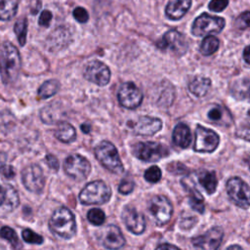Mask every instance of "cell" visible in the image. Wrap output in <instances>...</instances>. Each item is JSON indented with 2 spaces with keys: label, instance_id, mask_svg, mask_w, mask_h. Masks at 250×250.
<instances>
[{
  "label": "cell",
  "instance_id": "cell-4",
  "mask_svg": "<svg viewBox=\"0 0 250 250\" xmlns=\"http://www.w3.org/2000/svg\"><path fill=\"white\" fill-rule=\"evenodd\" d=\"M111 196L110 188L103 181L97 180L87 184L79 193V200L82 204H104Z\"/></svg>",
  "mask_w": 250,
  "mask_h": 250
},
{
  "label": "cell",
  "instance_id": "cell-19",
  "mask_svg": "<svg viewBox=\"0 0 250 250\" xmlns=\"http://www.w3.org/2000/svg\"><path fill=\"white\" fill-rule=\"evenodd\" d=\"M191 6V0H171L165 9L166 16L173 21L182 19Z\"/></svg>",
  "mask_w": 250,
  "mask_h": 250
},
{
  "label": "cell",
  "instance_id": "cell-44",
  "mask_svg": "<svg viewBox=\"0 0 250 250\" xmlns=\"http://www.w3.org/2000/svg\"><path fill=\"white\" fill-rule=\"evenodd\" d=\"M243 58H244V61L247 64L250 63V61H249V46L247 45L245 48H244V51H243Z\"/></svg>",
  "mask_w": 250,
  "mask_h": 250
},
{
  "label": "cell",
  "instance_id": "cell-36",
  "mask_svg": "<svg viewBox=\"0 0 250 250\" xmlns=\"http://www.w3.org/2000/svg\"><path fill=\"white\" fill-rule=\"evenodd\" d=\"M73 17L80 23H85L89 20L88 12L83 7H76L73 10Z\"/></svg>",
  "mask_w": 250,
  "mask_h": 250
},
{
  "label": "cell",
  "instance_id": "cell-29",
  "mask_svg": "<svg viewBox=\"0 0 250 250\" xmlns=\"http://www.w3.org/2000/svg\"><path fill=\"white\" fill-rule=\"evenodd\" d=\"M4 188H5V199L2 205H5V207L9 211H12L16 209L20 204V198H19L18 192L13 187L9 185L6 186Z\"/></svg>",
  "mask_w": 250,
  "mask_h": 250
},
{
  "label": "cell",
  "instance_id": "cell-23",
  "mask_svg": "<svg viewBox=\"0 0 250 250\" xmlns=\"http://www.w3.org/2000/svg\"><path fill=\"white\" fill-rule=\"evenodd\" d=\"M211 87V80L207 77L196 76L188 84V90L196 97H203Z\"/></svg>",
  "mask_w": 250,
  "mask_h": 250
},
{
  "label": "cell",
  "instance_id": "cell-32",
  "mask_svg": "<svg viewBox=\"0 0 250 250\" xmlns=\"http://www.w3.org/2000/svg\"><path fill=\"white\" fill-rule=\"evenodd\" d=\"M0 236L6 239L17 250L21 248V243L19 239L17 232L10 227H2L0 229Z\"/></svg>",
  "mask_w": 250,
  "mask_h": 250
},
{
  "label": "cell",
  "instance_id": "cell-30",
  "mask_svg": "<svg viewBox=\"0 0 250 250\" xmlns=\"http://www.w3.org/2000/svg\"><path fill=\"white\" fill-rule=\"evenodd\" d=\"M58 110H59V108L55 104H48L47 106L42 108V110L40 112V117H41L42 121L47 124H53V123L57 122V120L59 119V116H60V113H57Z\"/></svg>",
  "mask_w": 250,
  "mask_h": 250
},
{
  "label": "cell",
  "instance_id": "cell-28",
  "mask_svg": "<svg viewBox=\"0 0 250 250\" xmlns=\"http://www.w3.org/2000/svg\"><path fill=\"white\" fill-rule=\"evenodd\" d=\"M219 45H220V41L217 37L213 35L206 36L200 44L199 52L203 56H210L219 49Z\"/></svg>",
  "mask_w": 250,
  "mask_h": 250
},
{
  "label": "cell",
  "instance_id": "cell-16",
  "mask_svg": "<svg viewBox=\"0 0 250 250\" xmlns=\"http://www.w3.org/2000/svg\"><path fill=\"white\" fill-rule=\"evenodd\" d=\"M122 220L128 230L135 234L143 233L146 229V219L135 207H125L122 212Z\"/></svg>",
  "mask_w": 250,
  "mask_h": 250
},
{
  "label": "cell",
  "instance_id": "cell-7",
  "mask_svg": "<svg viewBox=\"0 0 250 250\" xmlns=\"http://www.w3.org/2000/svg\"><path fill=\"white\" fill-rule=\"evenodd\" d=\"M229 199L238 207L247 209L249 207V187L240 178H230L226 185Z\"/></svg>",
  "mask_w": 250,
  "mask_h": 250
},
{
  "label": "cell",
  "instance_id": "cell-2",
  "mask_svg": "<svg viewBox=\"0 0 250 250\" xmlns=\"http://www.w3.org/2000/svg\"><path fill=\"white\" fill-rule=\"evenodd\" d=\"M49 227L54 233L65 239L71 238L76 233L75 217L65 207H60L55 210L50 219Z\"/></svg>",
  "mask_w": 250,
  "mask_h": 250
},
{
  "label": "cell",
  "instance_id": "cell-37",
  "mask_svg": "<svg viewBox=\"0 0 250 250\" xmlns=\"http://www.w3.org/2000/svg\"><path fill=\"white\" fill-rule=\"evenodd\" d=\"M134 187H135V184L133 181L128 179H123L118 186V190L122 194H129L133 191Z\"/></svg>",
  "mask_w": 250,
  "mask_h": 250
},
{
  "label": "cell",
  "instance_id": "cell-6",
  "mask_svg": "<svg viewBox=\"0 0 250 250\" xmlns=\"http://www.w3.org/2000/svg\"><path fill=\"white\" fill-rule=\"evenodd\" d=\"M64 172L76 181H84L91 172L90 162L80 154L73 153L66 157L63 163Z\"/></svg>",
  "mask_w": 250,
  "mask_h": 250
},
{
  "label": "cell",
  "instance_id": "cell-11",
  "mask_svg": "<svg viewBox=\"0 0 250 250\" xmlns=\"http://www.w3.org/2000/svg\"><path fill=\"white\" fill-rule=\"evenodd\" d=\"M21 181L26 189L39 193L45 186V177L41 167L37 164L27 165L21 171Z\"/></svg>",
  "mask_w": 250,
  "mask_h": 250
},
{
  "label": "cell",
  "instance_id": "cell-3",
  "mask_svg": "<svg viewBox=\"0 0 250 250\" xmlns=\"http://www.w3.org/2000/svg\"><path fill=\"white\" fill-rule=\"evenodd\" d=\"M96 158L100 163L114 174H121L124 171L123 164L116 147L110 142L103 141L94 149Z\"/></svg>",
  "mask_w": 250,
  "mask_h": 250
},
{
  "label": "cell",
  "instance_id": "cell-35",
  "mask_svg": "<svg viewBox=\"0 0 250 250\" xmlns=\"http://www.w3.org/2000/svg\"><path fill=\"white\" fill-rule=\"evenodd\" d=\"M161 177H162V173L158 166H151L145 172L146 181H147L148 183H151V184H155V183L159 182Z\"/></svg>",
  "mask_w": 250,
  "mask_h": 250
},
{
  "label": "cell",
  "instance_id": "cell-39",
  "mask_svg": "<svg viewBox=\"0 0 250 250\" xmlns=\"http://www.w3.org/2000/svg\"><path fill=\"white\" fill-rule=\"evenodd\" d=\"M235 26L239 29H245L249 26V12L242 13L235 21Z\"/></svg>",
  "mask_w": 250,
  "mask_h": 250
},
{
  "label": "cell",
  "instance_id": "cell-9",
  "mask_svg": "<svg viewBox=\"0 0 250 250\" xmlns=\"http://www.w3.org/2000/svg\"><path fill=\"white\" fill-rule=\"evenodd\" d=\"M156 45L159 49L171 52L178 56L184 55L188 49L186 37L177 30H169L164 33L161 40L158 41Z\"/></svg>",
  "mask_w": 250,
  "mask_h": 250
},
{
  "label": "cell",
  "instance_id": "cell-41",
  "mask_svg": "<svg viewBox=\"0 0 250 250\" xmlns=\"http://www.w3.org/2000/svg\"><path fill=\"white\" fill-rule=\"evenodd\" d=\"M45 162L46 164L49 166V168H51L52 170H59V167H60V163H59V160L58 158L53 155V154H47L46 157H45Z\"/></svg>",
  "mask_w": 250,
  "mask_h": 250
},
{
  "label": "cell",
  "instance_id": "cell-24",
  "mask_svg": "<svg viewBox=\"0 0 250 250\" xmlns=\"http://www.w3.org/2000/svg\"><path fill=\"white\" fill-rule=\"evenodd\" d=\"M18 0H0V21L12 20L18 12Z\"/></svg>",
  "mask_w": 250,
  "mask_h": 250
},
{
  "label": "cell",
  "instance_id": "cell-40",
  "mask_svg": "<svg viewBox=\"0 0 250 250\" xmlns=\"http://www.w3.org/2000/svg\"><path fill=\"white\" fill-rule=\"evenodd\" d=\"M52 13L48 10H44L41 12L40 16H39V19H38V23L39 25L41 26H44V27H47L49 26L51 21H52Z\"/></svg>",
  "mask_w": 250,
  "mask_h": 250
},
{
  "label": "cell",
  "instance_id": "cell-25",
  "mask_svg": "<svg viewBox=\"0 0 250 250\" xmlns=\"http://www.w3.org/2000/svg\"><path fill=\"white\" fill-rule=\"evenodd\" d=\"M198 181L208 193L215 192L217 188L218 180H217L216 174L213 171H206V170L201 171V173L198 176Z\"/></svg>",
  "mask_w": 250,
  "mask_h": 250
},
{
  "label": "cell",
  "instance_id": "cell-42",
  "mask_svg": "<svg viewBox=\"0 0 250 250\" xmlns=\"http://www.w3.org/2000/svg\"><path fill=\"white\" fill-rule=\"evenodd\" d=\"M0 173L5 177V178H8V179H11L15 176V170L13 168V166L11 165H6V164H2L0 166Z\"/></svg>",
  "mask_w": 250,
  "mask_h": 250
},
{
  "label": "cell",
  "instance_id": "cell-22",
  "mask_svg": "<svg viewBox=\"0 0 250 250\" xmlns=\"http://www.w3.org/2000/svg\"><path fill=\"white\" fill-rule=\"evenodd\" d=\"M208 118L218 125H229L231 123V116L227 108L222 105H214L208 111Z\"/></svg>",
  "mask_w": 250,
  "mask_h": 250
},
{
  "label": "cell",
  "instance_id": "cell-21",
  "mask_svg": "<svg viewBox=\"0 0 250 250\" xmlns=\"http://www.w3.org/2000/svg\"><path fill=\"white\" fill-rule=\"evenodd\" d=\"M55 137L64 144H70L76 140V131L71 124L65 121H60L55 131Z\"/></svg>",
  "mask_w": 250,
  "mask_h": 250
},
{
  "label": "cell",
  "instance_id": "cell-33",
  "mask_svg": "<svg viewBox=\"0 0 250 250\" xmlns=\"http://www.w3.org/2000/svg\"><path fill=\"white\" fill-rule=\"evenodd\" d=\"M87 219L88 221L95 226H101L104 224L105 220V215L102 209L99 208H93L89 210L87 214Z\"/></svg>",
  "mask_w": 250,
  "mask_h": 250
},
{
  "label": "cell",
  "instance_id": "cell-27",
  "mask_svg": "<svg viewBox=\"0 0 250 250\" xmlns=\"http://www.w3.org/2000/svg\"><path fill=\"white\" fill-rule=\"evenodd\" d=\"M60 89V82L56 79H50L45 81L38 89V97L40 99H48L54 96Z\"/></svg>",
  "mask_w": 250,
  "mask_h": 250
},
{
  "label": "cell",
  "instance_id": "cell-46",
  "mask_svg": "<svg viewBox=\"0 0 250 250\" xmlns=\"http://www.w3.org/2000/svg\"><path fill=\"white\" fill-rule=\"evenodd\" d=\"M81 129L84 133H89L91 131V126L88 123H84V124L81 125Z\"/></svg>",
  "mask_w": 250,
  "mask_h": 250
},
{
  "label": "cell",
  "instance_id": "cell-10",
  "mask_svg": "<svg viewBox=\"0 0 250 250\" xmlns=\"http://www.w3.org/2000/svg\"><path fill=\"white\" fill-rule=\"evenodd\" d=\"M220 142V138L216 132L201 125H197L195 129V140L193 149L197 152H212Z\"/></svg>",
  "mask_w": 250,
  "mask_h": 250
},
{
  "label": "cell",
  "instance_id": "cell-34",
  "mask_svg": "<svg viewBox=\"0 0 250 250\" xmlns=\"http://www.w3.org/2000/svg\"><path fill=\"white\" fill-rule=\"evenodd\" d=\"M21 236H22V239L27 243H31V244H42L43 243V237L40 234L31 230L30 229H23L21 232Z\"/></svg>",
  "mask_w": 250,
  "mask_h": 250
},
{
  "label": "cell",
  "instance_id": "cell-14",
  "mask_svg": "<svg viewBox=\"0 0 250 250\" xmlns=\"http://www.w3.org/2000/svg\"><path fill=\"white\" fill-rule=\"evenodd\" d=\"M117 98L119 104L123 107L134 109L142 104L143 93L133 82H126L119 88Z\"/></svg>",
  "mask_w": 250,
  "mask_h": 250
},
{
  "label": "cell",
  "instance_id": "cell-26",
  "mask_svg": "<svg viewBox=\"0 0 250 250\" xmlns=\"http://www.w3.org/2000/svg\"><path fill=\"white\" fill-rule=\"evenodd\" d=\"M183 186L186 188V189L189 192V204L192 209L197 211L198 213L204 212V200L201 193L198 191V189L194 188L193 187L184 184Z\"/></svg>",
  "mask_w": 250,
  "mask_h": 250
},
{
  "label": "cell",
  "instance_id": "cell-5",
  "mask_svg": "<svg viewBox=\"0 0 250 250\" xmlns=\"http://www.w3.org/2000/svg\"><path fill=\"white\" fill-rule=\"evenodd\" d=\"M226 21L224 18L210 16L206 13L197 17L192 25L191 33L194 36H205L212 33H219L225 27Z\"/></svg>",
  "mask_w": 250,
  "mask_h": 250
},
{
  "label": "cell",
  "instance_id": "cell-45",
  "mask_svg": "<svg viewBox=\"0 0 250 250\" xmlns=\"http://www.w3.org/2000/svg\"><path fill=\"white\" fill-rule=\"evenodd\" d=\"M5 199V188L0 185V206L3 204Z\"/></svg>",
  "mask_w": 250,
  "mask_h": 250
},
{
  "label": "cell",
  "instance_id": "cell-12",
  "mask_svg": "<svg viewBox=\"0 0 250 250\" xmlns=\"http://www.w3.org/2000/svg\"><path fill=\"white\" fill-rule=\"evenodd\" d=\"M224 237V231L220 227H214L205 233L192 238L194 250H218Z\"/></svg>",
  "mask_w": 250,
  "mask_h": 250
},
{
  "label": "cell",
  "instance_id": "cell-8",
  "mask_svg": "<svg viewBox=\"0 0 250 250\" xmlns=\"http://www.w3.org/2000/svg\"><path fill=\"white\" fill-rule=\"evenodd\" d=\"M167 152L165 146L154 142H140L133 146V154L143 161H157L166 156Z\"/></svg>",
  "mask_w": 250,
  "mask_h": 250
},
{
  "label": "cell",
  "instance_id": "cell-17",
  "mask_svg": "<svg viewBox=\"0 0 250 250\" xmlns=\"http://www.w3.org/2000/svg\"><path fill=\"white\" fill-rule=\"evenodd\" d=\"M102 244L109 250H118L125 244V238L120 229L115 225L106 226L100 236Z\"/></svg>",
  "mask_w": 250,
  "mask_h": 250
},
{
  "label": "cell",
  "instance_id": "cell-31",
  "mask_svg": "<svg viewBox=\"0 0 250 250\" xmlns=\"http://www.w3.org/2000/svg\"><path fill=\"white\" fill-rule=\"evenodd\" d=\"M15 34L17 35L18 41L21 46H24L26 42V35H27V20L26 18L22 17L19 19L14 26Z\"/></svg>",
  "mask_w": 250,
  "mask_h": 250
},
{
  "label": "cell",
  "instance_id": "cell-18",
  "mask_svg": "<svg viewBox=\"0 0 250 250\" xmlns=\"http://www.w3.org/2000/svg\"><path fill=\"white\" fill-rule=\"evenodd\" d=\"M133 130L141 136H151L162 128V121L151 116H141L133 123Z\"/></svg>",
  "mask_w": 250,
  "mask_h": 250
},
{
  "label": "cell",
  "instance_id": "cell-15",
  "mask_svg": "<svg viewBox=\"0 0 250 250\" xmlns=\"http://www.w3.org/2000/svg\"><path fill=\"white\" fill-rule=\"evenodd\" d=\"M84 77L98 86H105L110 80V70L104 62L92 61L85 67Z\"/></svg>",
  "mask_w": 250,
  "mask_h": 250
},
{
  "label": "cell",
  "instance_id": "cell-43",
  "mask_svg": "<svg viewBox=\"0 0 250 250\" xmlns=\"http://www.w3.org/2000/svg\"><path fill=\"white\" fill-rule=\"evenodd\" d=\"M155 250H180L178 247L172 245V244H168V243H165V244H161L159 245Z\"/></svg>",
  "mask_w": 250,
  "mask_h": 250
},
{
  "label": "cell",
  "instance_id": "cell-1",
  "mask_svg": "<svg viewBox=\"0 0 250 250\" xmlns=\"http://www.w3.org/2000/svg\"><path fill=\"white\" fill-rule=\"evenodd\" d=\"M21 61L20 53L11 42L5 41L0 45V75L6 85L13 84L20 74Z\"/></svg>",
  "mask_w": 250,
  "mask_h": 250
},
{
  "label": "cell",
  "instance_id": "cell-13",
  "mask_svg": "<svg viewBox=\"0 0 250 250\" xmlns=\"http://www.w3.org/2000/svg\"><path fill=\"white\" fill-rule=\"evenodd\" d=\"M148 210L158 225L167 224L173 213L171 202L163 195L153 196L148 203Z\"/></svg>",
  "mask_w": 250,
  "mask_h": 250
},
{
  "label": "cell",
  "instance_id": "cell-20",
  "mask_svg": "<svg viewBox=\"0 0 250 250\" xmlns=\"http://www.w3.org/2000/svg\"><path fill=\"white\" fill-rule=\"evenodd\" d=\"M173 143L182 148L188 147L191 143V133L188 126L185 123H178L172 134Z\"/></svg>",
  "mask_w": 250,
  "mask_h": 250
},
{
  "label": "cell",
  "instance_id": "cell-38",
  "mask_svg": "<svg viewBox=\"0 0 250 250\" xmlns=\"http://www.w3.org/2000/svg\"><path fill=\"white\" fill-rule=\"evenodd\" d=\"M229 5V0H211L208 5L209 10L213 12H222Z\"/></svg>",
  "mask_w": 250,
  "mask_h": 250
},
{
  "label": "cell",
  "instance_id": "cell-47",
  "mask_svg": "<svg viewBox=\"0 0 250 250\" xmlns=\"http://www.w3.org/2000/svg\"><path fill=\"white\" fill-rule=\"evenodd\" d=\"M226 250H243V249L239 245H231L228 247Z\"/></svg>",
  "mask_w": 250,
  "mask_h": 250
}]
</instances>
